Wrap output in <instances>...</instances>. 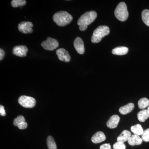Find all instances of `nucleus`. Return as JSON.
Here are the masks:
<instances>
[{"mask_svg": "<svg viewBox=\"0 0 149 149\" xmlns=\"http://www.w3.org/2000/svg\"><path fill=\"white\" fill-rule=\"evenodd\" d=\"M97 13L95 11L87 12L80 16L77 21V24L81 31H85L88 25L91 24L96 19Z\"/></svg>", "mask_w": 149, "mask_h": 149, "instance_id": "f257e3e1", "label": "nucleus"}, {"mask_svg": "<svg viewBox=\"0 0 149 149\" xmlns=\"http://www.w3.org/2000/svg\"><path fill=\"white\" fill-rule=\"evenodd\" d=\"M53 19L54 21L58 26L63 27L70 23L72 21L73 17L67 12L61 11L55 13Z\"/></svg>", "mask_w": 149, "mask_h": 149, "instance_id": "f03ea898", "label": "nucleus"}, {"mask_svg": "<svg viewBox=\"0 0 149 149\" xmlns=\"http://www.w3.org/2000/svg\"><path fill=\"white\" fill-rule=\"evenodd\" d=\"M109 33V28L108 26H99L93 32L91 41L94 43L100 42L104 37L108 35Z\"/></svg>", "mask_w": 149, "mask_h": 149, "instance_id": "7ed1b4c3", "label": "nucleus"}, {"mask_svg": "<svg viewBox=\"0 0 149 149\" xmlns=\"http://www.w3.org/2000/svg\"><path fill=\"white\" fill-rule=\"evenodd\" d=\"M115 16L119 21L124 22L128 17V12L126 4L121 2L118 4L114 11Z\"/></svg>", "mask_w": 149, "mask_h": 149, "instance_id": "20e7f679", "label": "nucleus"}, {"mask_svg": "<svg viewBox=\"0 0 149 149\" xmlns=\"http://www.w3.org/2000/svg\"><path fill=\"white\" fill-rule=\"evenodd\" d=\"M18 101L20 105L27 108L34 107L36 104V100L29 96H22L19 97Z\"/></svg>", "mask_w": 149, "mask_h": 149, "instance_id": "39448f33", "label": "nucleus"}, {"mask_svg": "<svg viewBox=\"0 0 149 149\" xmlns=\"http://www.w3.org/2000/svg\"><path fill=\"white\" fill-rule=\"evenodd\" d=\"M41 46L47 50L53 51L58 47L59 43L56 39L48 37L46 41H43Z\"/></svg>", "mask_w": 149, "mask_h": 149, "instance_id": "423d86ee", "label": "nucleus"}, {"mask_svg": "<svg viewBox=\"0 0 149 149\" xmlns=\"http://www.w3.org/2000/svg\"><path fill=\"white\" fill-rule=\"evenodd\" d=\"M33 24L30 22H22L18 25V30L19 32L24 34H29L33 32L32 27Z\"/></svg>", "mask_w": 149, "mask_h": 149, "instance_id": "0eeeda50", "label": "nucleus"}, {"mask_svg": "<svg viewBox=\"0 0 149 149\" xmlns=\"http://www.w3.org/2000/svg\"><path fill=\"white\" fill-rule=\"evenodd\" d=\"M56 54L60 60L65 62H69L70 60V56L68 52L63 48H60L56 51Z\"/></svg>", "mask_w": 149, "mask_h": 149, "instance_id": "6e6552de", "label": "nucleus"}, {"mask_svg": "<svg viewBox=\"0 0 149 149\" xmlns=\"http://www.w3.org/2000/svg\"><path fill=\"white\" fill-rule=\"evenodd\" d=\"M28 51V49L26 46H17L13 48L12 52L15 55L23 57L27 56Z\"/></svg>", "mask_w": 149, "mask_h": 149, "instance_id": "1a4fd4ad", "label": "nucleus"}, {"mask_svg": "<svg viewBox=\"0 0 149 149\" xmlns=\"http://www.w3.org/2000/svg\"><path fill=\"white\" fill-rule=\"evenodd\" d=\"M74 47L78 54H83L85 52V49L83 40L80 37H77L74 41Z\"/></svg>", "mask_w": 149, "mask_h": 149, "instance_id": "9d476101", "label": "nucleus"}, {"mask_svg": "<svg viewBox=\"0 0 149 149\" xmlns=\"http://www.w3.org/2000/svg\"><path fill=\"white\" fill-rule=\"evenodd\" d=\"M120 121V117L117 115H113L108 120L107 125L109 128H115L117 127Z\"/></svg>", "mask_w": 149, "mask_h": 149, "instance_id": "9b49d317", "label": "nucleus"}, {"mask_svg": "<svg viewBox=\"0 0 149 149\" xmlns=\"http://www.w3.org/2000/svg\"><path fill=\"white\" fill-rule=\"evenodd\" d=\"M106 139L105 135L103 132L99 131L93 135L91 141L95 144L103 142Z\"/></svg>", "mask_w": 149, "mask_h": 149, "instance_id": "f8f14e48", "label": "nucleus"}, {"mask_svg": "<svg viewBox=\"0 0 149 149\" xmlns=\"http://www.w3.org/2000/svg\"><path fill=\"white\" fill-rule=\"evenodd\" d=\"M142 138H140L138 135L134 134L132 135L128 139V143L131 146H139L141 145L143 142Z\"/></svg>", "mask_w": 149, "mask_h": 149, "instance_id": "ddd939ff", "label": "nucleus"}, {"mask_svg": "<svg viewBox=\"0 0 149 149\" xmlns=\"http://www.w3.org/2000/svg\"><path fill=\"white\" fill-rule=\"evenodd\" d=\"M131 133L130 131L127 130H124L120 133L117 139V142L124 143L126 141H128V139L131 137Z\"/></svg>", "mask_w": 149, "mask_h": 149, "instance_id": "4468645a", "label": "nucleus"}, {"mask_svg": "<svg viewBox=\"0 0 149 149\" xmlns=\"http://www.w3.org/2000/svg\"><path fill=\"white\" fill-rule=\"evenodd\" d=\"M134 107H135V105H134V104L130 103L124 106L120 107L119 109V112L123 115L128 114L133 111V110L134 109Z\"/></svg>", "mask_w": 149, "mask_h": 149, "instance_id": "2eb2a0df", "label": "nucleus"}, {"mask_svg": "<svg viewBox=\"0 0 149 149\" xmlns=\"http://www.w3.org/2000/svg\"><path fill=\"white\" fill-rule=\"evenodd\" d=\"M128 49L125 47H119L114 48L112 51V53L116 55H124L128 53Z\"/></svg>", "mask_w": 149, "mask_h": 149, "instance_id": "dca6fc26", "label": "nucleus"}, {"mask_svg": "<svg viewBox=\"0 0 149 149\" xmlns=\"http://www.w3.org/2000/svg\"><path fill=\"white\" fill-rule=\"evenodd\" d=\"M137 117L139 121L145 122L149 118V112L147 109H143L139 112Z\"/></svg>", "mask_w": 149, "mask_h": 149, "instance_id": "f3484780", "label": "nucleus"}, {"mask_svg": "<svg viewBox=\"0 0 149 149\" xmlns=\"http://www.w3.org/2000/svg\"><path fill=\"white\" fill-rule=\"evenodd\" d=\"M130 130L134 134H136L139 136L141 135L142 136L144 132L143 129L142 128V126L139 124H136L131 126Z\"/></svg>", "mask_w": 149, "mask_h": 149, "instance_id": "a211bd4d", "label": "nucleus"}, {"mask_svg": "<svg viewBox=\"0 0 149 149\" xmlns=\"http://www.w3.org/2000/svg\"><path fill=\"white\" fill-rule=\"evenodd\" d=\"M138 106L140 109H144L149 106V100L146 98H142L138 102Z\"/></svg>", "mask_w": 149, "mask_h": 149, "instance_id": "6ab92c4d", "label": "nucleus"}, {"mask_svg": "<svg viewBox=\"0 0 149 149\" xmlns=\"http://www.w3.org/2000/svg\"><path fill=\"white\" fill-rule=\"evenodd\" d=\"M142 20L146 25L149 27V10H144L142 13Z\"/></svg>", "mask_w": 149, "mask_h": 149, "instance_id": "aec40b11", "label": "nucleus"}, {"mask_svg": "<svg viewBox=\"0 0 149 149\" xmlns=\"http://www.w3.org/2000/svg\"><path fill=\"white\" fill-rule=\"evenodd\" d=\"M47 145L49 149H57L55 142L51 136H49L47 139Z\"/></svg>", "mask_w": 149, "mask_h": 149, "instance_id": "412c9836", "label": "nucleus"}, {"mask_svg": "<svg viewBox=\"0 0 149 149\" xmlns=\"http://www.w3.org/2000/svg\"><path fill=\"white\" fill-rule=\"evenodd\" d=\"M26 3V1L24 0H13L11 2V5L14 8L22 7V6L25 5Z\"/></svg>", "mask_w": 149, "mask_h": 149, "instance_id": "4be33fe9", "label": "nucleus"}, {"mask_svg": "<svg viewBox=\"0 0 149 149\" xmlns=\"http://www.w3.org/2000/svg\"><path fill=\"white\" fill-rule=\"evenodd\" d=\"M24 121H25V119L24 116L22 115L19 116L14 120L13 125L15 126H17L19 124Z\"/></svg>", "mask_w": 149, "mask_h": 149, "instance_id": "5701e85b", "label": "nucleus"}, {"mask_svg": "<svg viewBox=\"0 0 149 149\" xmlns=\"http://www.w3.org/2000/svg\"><path fill=\"white\" fill-rule=\"evenodd\" d=\"M142 139L145 142H149V128L144 130L143 133L142 135Z\"/></svg>", "mask_w": 149, "mask_h": 149, "instance_id": "b1692460", "label": "nucleus"}, {"mask_svg": "<svg viewBox=\"0 0 149 149\" xmlns=\"http://www.w3.org/2000/svg\"><path fill=\"white\" fill-rule=\"evenodd\" d=\"M113 149H125L126 147L124 143L117 142L113 145Z\"/></svg>", "mask_w": 149, "mask_h": 149, "instance_id": "393cba45", "label": "nucleus"}, {"mask_svg": "<svg viewBox=\"0 0 149 149\" xmlns=\"http://www.w3.org/2000/svg\"><path fill=\"white\" fill-rule=\"evenodd\" d=\"M27 122H25V121H24V122L21 123L20 124H19L18 125H17V127L19 129H24L25 128H27Z\"/></svg>", "mask_w": 149, "mask_h": 149, "instance_id": "a878e982", "label": "nucleus"}, {"mask_svg": "<svg viewBox=\"0 0 149 149\" xmlns=\"http://www.w3.org/2000/svg\"><path fill=\"white\" fill-rule=\"evenodd\" d=\"M100 149H111L110 145L108 143L103 144L100 147Z\"/></svg>", "mask_w": 149, "mask_h": 149, "instance_id": "bb28decb", "label": "nucleus"}, {"mask_svg": "<svg viewBox=\"0 0 149 149\" xmlns=\"http://www.w3.org/2000/svg\"><path fill=\"white\" fill-rule=\"evenodd\" d=\"M0 114L2 116H5L6 115L5 110L2 105L0 106Z\"/></svg>", "mask_w": 149, "mask_h": 149, "instance_id": "cd10ccee", "label": "nucleus"}, {"mask_svg": "<svg viewBox=\"0 0 149 149\" xmlns=\"http://www.w3.org/2000/svg\"><path fill=\"white\" fill-rule=\"evenodd\" d=\"M5 56V52L2 49H0V60L1 61Z\"/></svg>", "mask_w": 149, "mask_h": 149, "instance_id": "c85d7f7f", "label": "nucleus"}, {"mask_svg": "<svg viewBox=\"0 0 149 149\" xmlns=\"http://www.w3.org/2000/svg\"><path fill=\"white\" fill-rule=\"evenodd\" d=\"M147 110H148V111L149 112V106L148 107V109H147Z\"/></svg>", "mask_w": 149, "mask_h": 149, "instance_id": "c756f323", "label": "nucleus"}]
</instances>
